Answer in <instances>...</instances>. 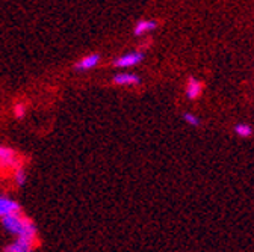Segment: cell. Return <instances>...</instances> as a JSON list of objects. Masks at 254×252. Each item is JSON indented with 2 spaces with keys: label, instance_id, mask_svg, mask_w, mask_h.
I'll list each match as a JSON object with an SVG mask.
<instances>
[{
  "label": "cell",
  "instance_id": "6",
  "mask_svg": "<svg viewBox=\"0 0 254 252\" xmlns=\"http://www.w3.org/2000/svg\"><path fill=\"white\" fill-rule=\"evenodd\" d=\"M139 82H141V79L138 74L127 73V71H123V73H118L114 76V83L120 85V86H135Z\"/></svg>",
  "mask_w": 254,
  "mask_h": 252
},
{
  "label": "cell",
  "instance_id": "9",
  "mask_svg": "<svg viewBox=\"0 0 254 252\" xmlns=\"http://www.w3.org/2000/svg\"><path fill=\"white\" fill-rule=\"evenodd\" d=\"M156 27H157V23L154 20H139L133 27V34L136 37H141V35L151 32V30H154Z\"/></svg>",
  "mask_w": 254,
  "mask_h": 252
},
{
  "label": "cell",
  "instance_id": "2",
  "mask_svg": "<svg viewBox=\"0 0 254 252\" xmlns=\"http://www.w3.org/2000/svg\"><path fill=\"white\" fill-rule=\"evenodd\" d=\"M144 59V53L142 51H129V53H124L121 56H118L114 60V67L120 68V70H126V68H132L139 65Z\"/></svg>",
  "mask_w": 254,
  "mask_h": 252
},
{
  "label": "cell",
  "instance_id": "13",
  "mask_svg": "<svg viewBox=\"0 0 254 252\" xmlns=\"http://www.w3.org/2000/svg\"><path fill=\"white\" fill-rule=\"evenodd\" d=\"M14 115H15V118H18V119L24 118V115H26V106L21 104V103L15 104V106H14Z\"/></svg>",
  "mask_w": 254,
  "mask_h": 252
},
{
  "label": "cell",
  "instance_id": "5",
  "mask_svg": "<svg viewBox=\"0 0 254 252\" xmlns=\"http://www.w3.org/2000/svg\"><path fill=\"white\" fill-rule=\"evenodd\" d=\"M203 92V83L200 80H197L195 77H189L186 88H185V94L188 100H197Z\"/></svg>",
  "mask_w": 254,
  "mask_h": 252
},
{
  "label": "cell",
  "instance_id": "12",
  "mask_svg": "<svg viewBox=\"0 0 254 252\" xmlns=\"http://www.w3.org/2000/svg\"><path fill=\"white\" fill-rule=\"evenodd\" d=\"M183 121H185L186 124H189V125H192V127H198V125H200L198 116L194 115V113H190V112L183 113Z\"/></svg>",
  "mask_w": 254,
  "mask_h": 252
},
{
  "label": "cell",
  "instance_id": "1",
  "mask_svg": "<svg viewBox=\"0 0 254 252\" xmlns=\"http://www.w3.org/2000/svg\"><path fill=\"white\" fill-rule=\"evenodd\" d=\"M20 166L18 154L5 145H0V171H15Z\"/></svg>",
  "mask_w": 254,
  "mask_h": 252
},
{
  "label": "cell",
  "instance_id": "7",
  "mask_svg": "<svg viewBox=\"0 0 254 252\" xmlns=\"http://www.w3.org/2000/svg\"><path fill=\"white\" fill-rule=\"evenodd\" d=\"M100 62V56L97 53H91L85 57H82L77 64H76V70L79 71H86V70H92L99 65Z\"/></svg>",
  "mask_w": 254,
  "mask_h": 252
},
{
  "label": "cell",
  "instance_id": "11",
  "mask_svg": "<svg viewBox=\"0 0 254 252\" xmlns=\"http://www.w3.org/2000/svg\"><path fill=\"white\" fill-rule=\"evenodd\" d=\"M26 180H27V174H26V169L23 166H18L15 171H14V183L21 187L26 184Z\"/></svg>",
  "mask_w": 254,
  "mask_h": 252
},
{
  "label": "cell",
  "instance_id": "10",
  "mask_svg": "<svg viewBox=\"0 0 254 252\" xmlns=\"http://www.w3.org/2000/svg\"><path fill=\"white\" fill-rule=\"evenodd\" d=\"M233 130H235V133H236L239 138H250V136L253 135V129H251V125H248V124H244V122H241V124H236Z\"/></svg>",
  "mask_w": 254,
  "mask_h": 252
},
{
  "label": "cell",
  "instance_id": "3",
  "mask_svg": "<svg viewBox=\"0 0 254 252\" xmlns=\"http://www.w3.org/2000/svg\"><path fill=\"white\" fill-rule=\"evenodd\" d=\"M27 217L23 216L21 213L20 214H11V216H6L2 219V227L12 236H20L23 228H24V224H26Z\"/></svg>",
  "mask_w": 254,
  "mask_h": 252
},
{
  "label": "cell",
  "instance_id": "4",
  "mask_svg": "<svg viewBox=\"0 0 254 252\" xmlns=\"http://www.w3.org/2000/svg\"><path fill=\"white\" fill-rule=\"evenodd\" d=\"M20 213H21V207L15 200L6 195H0V219L11 216V214H20Z\"/></svg>",
  "mask_w": 254,
  "mask_h": 252
},
{
  "label": "cell",
  "instance_id": "8",
  "mask_svg": "<svg viewBox=\"0 0 254 252\" xmlns=\"http://www.w3.org/2000/svg\"><path fill=\"white\" fill-rule=\"evenodd\" d=\"M34 246L35 243L23 240V239H17L15 242L6 246L5 252H34Z\"/></svg>",
  "mask_w": 254,
  "mask_h": 252
}]
</instances>
